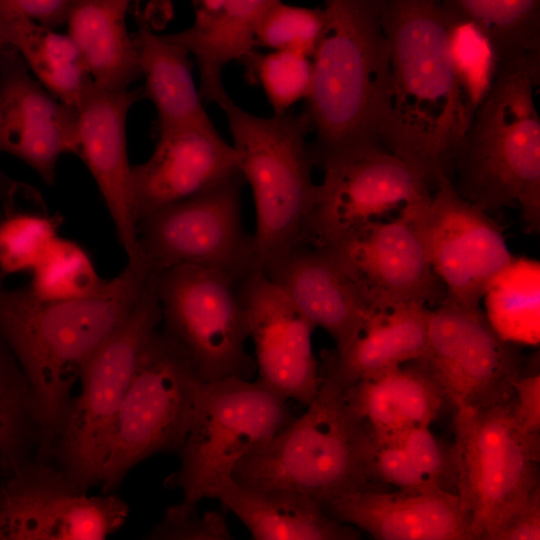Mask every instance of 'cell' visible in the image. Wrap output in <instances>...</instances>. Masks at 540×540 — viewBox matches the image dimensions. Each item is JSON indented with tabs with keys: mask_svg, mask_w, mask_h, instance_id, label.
<instances>
[{
	"mask_svg": "<svg viewBox=\"0 0 540 540\" xmlns=\"http://www.w3.org/2000/svg\"><path fill=\"white\" fill-rule=\"evenodd\" d=\"M151 156L132 166L135 216L199 194L239 172L238 158L214 125L159 128Z\"/></svg>",
	"mask_w": 540,
	"mask_h": 540,
	"instance_id": "obj_20",
	"label": "cell"
},
{
	"mask_svg": "<svg viewBox=\"0 0 540 540\" xmlns=\"http://www.w3.org/2000/svg\"><path fill=\"white\" fill-rule=\"evenodd\" d=\"M203 381L161 330L147 342L114 423L100 485L112 493L137 464L178 452L193 420Z\"/></svg>",
	"mask_w": 540,
	"mask_h": 540,
	"instance_id": "obj_10",
	"label": "cell"
},
{
	"mask_svg": "<svg viewBox=\"0 0 540 540\" xmlns=\"http://www.w3.org/2000/svg\"><path fill=\"white\" fill-rule=\"evenodd\" d=\"M151 277L161 331L185 353L200 379L249 380L256 363L245 348L249 331L239 282L194 266L170 268Z\"/></svg>",
	"mask_w": 540,
	"mask_h": 540,
	"instance_id": "obj_12",
	"label": "cell"
},
{
	"mask_svg": "<svg viewBox=\"0 0 540 540\" xmlns=\"http://www.w3.org/2000/svg\"><path fill=\"white\" fill-rule=\"evenodd\" d=\"M295 416L287 401L248 379L203 382L178 469L164 482L178 489L188 509L233 479L237 464L270 440Z\"/></svg>",
	"mask_w": 540,
	"mask_h": 540,
	"instance_id": "obj_9",
	"label": "cell"
},
{
	"mask_svg": "<svg viewBox=\"0 0 540 540\" xmlns=\"http://www.w3.org/2000/svg\"><path fill=\"white\" fill-rule=\"evenodd\" d=\"M307 243L323 245L391 212L425 203L431 183L382 144H366L319 159Z\"/></svg>",
	"mask_w": 540,
	"mask_h": 540,
	"instance_id": "obj_13",
	"label": "cell"
},
{
	"mask_svg": "<svg viewBox=\"0 0 540 540\" xmlns=\"http://www.w3.org/2000/svg\"><path fill=\"white\" fill-rule=\"evenodd\" d=\"M389 46V91L380 142L432 185L474 112L452 55V15L439 0H379Z\"/></svg>",
	"mask_w": 540,
	"mask_h": 540,
	"instance_id": "obj_1",
	"label": "cell"
},
{
	"mask_svg": "<svg viewBox=\"0 0 540 540\" xmlns=\"http://www.w3.org/2000/svg\"><path fill=\"white\" fill-rule=\"evenodd\" d=\"M130 0H71L65 24L95 85L129 88L140 75L126 15Z\"/></svg>",
	"mask_w": 540,
	"mask_h": 540,
	"instance_id": "obj_27",
	"label": "cell"
},
{
	"mask_svg": "<svg viewBox=\"0 0 540 540\" xmlns=\"http://www.w3.org/2000/svg\"><path fill=\"white\" fill-rule=\"evenodd\" d=\"M381 437H390L399 444L416 468L435 485L455 492L453 487L456 490V466L453 450L447 451L431 433L429 426L411 427Z\"/></svg>",
	"mask_w": 540,
	"mask_h": 540,
	"instance_id": "obj_38",
	"label": "cell"
},
{
	"mask_svg": "<svg viewBox=\"0 0 540 540\" xmlns=\"http://www.w3.org/2000/svg\"><path fill=\"white\" fill-rule=\"evenodd\" d=\"M197 509H188L179 503L169 506L147 538L162 540L233 539L230 528L221 513L207 511L199 515Z\"/></svg>",
	"mask_w": 540,
	"mask_h": 540,
	"instance_id": "obj_40",
	"label": "cell"
},
{
	"mask_svg": "<svg viewBox=\"0 0 540 540\" xmlns=\"http://www.w3.org/2000/svg\"><path fill=\"white\" fill-rule=\"evenodd\" d=\"M540 51L500 61L491 89L443 172L486 212L516 208L528 231L540 226Z\"/></svg>",
	"mask_w": 540,
	"mask_h": 540,
	"instance_id": "obj_3",
	"label": "cell"
},
{
	"mask_svg": "<svg viewBox=\"0 0 540 540\" xmlns=\"http://www.w3.org/2000/svg\"><path fill=\"white\" fill-rule=\"evenodd\" d=\"M333 519L379 540L473 539L457 493L442 488L420 491L354 490L322 505Z\"/></svg>",
	"mask_w": 540,
	"mask_h": 540,
	"instance_id": "obj_22",
	"label": "cell"
},
{
	"mask_svg": "<svg viewBox=\"0 0 540 540\" xmlns=\"http://www.w3.org/2000/svg\"><path fill=\"white\" fill-rule=\"evenodd\" d=\"M514 410L520 424L530 434L540 431V376L520 375L512 383Z\"/></svg>",
	"mask_w": 540,
	"mask_h": 540,
	"instance_id": "obj_42",
	"label": "cell"
},
{
	"mask_svg": "<svg viewBox=\"0 0 540 540\" xmlns=\"http://www.w3.org/2000/svg\"><path fill=\"white\" fill-rule=\"evenodd\" d=\"M261 271L342 353L373 314L361 293L321 246L300 244L266 261Z\"/></svg>",
	"mask_w": 540,
	"mask_h": 540,
	"instance_id": "obj_23",
	"label": "cell"
},
{
	"mask_svg": "<svg viewBox=\"0 0 540 540\" xmlns=\"http://www.w3.org/2000/svg\"><path fill=\"white\" fill-rule=\"evenodd\" d=\"M241 62L247 76L258 82L273 109L282 115L309 95L312 83V58L289 50L248 53Z\"/></svg>",
	"mask_w": 540,
	"mask_h": 540,
	"instance_id": "obj_35",
	"label": "cell"
},
{
	"mask_svg": "<svg viewBox=\"0 0 540 540\" xmlns=\"http://www.w3.org/2000/svg\"><path fill=\"white\" fill-rule=\"evenodd\" d=\"M415 208L317 245L350 278L373 313L407 304L436 306L446 298L430 263Z\"/></svg>",
	"mask_w": 540,
	"mask_h": 540,
	"instance_id": "obj_17",
	"label": "cell"
},
{
	"mask_svg": "<svg viewBox=\"0 0 540 540\" xmlns=\"http://www.w3.org/2000/svg\"><path fill=\"white\" fill-rule=\"evenodd\" d=\"M538 539H540V487L494 537V540Z\"/></svg>",
	"mask_w": 540,
	"mask_h": 540,
	"instance_id": "obj_43",
	"label": "cell"
},
{
	"mask_svg": "<svg viewBox=\"0 0 540 540\" xmlns=\"http://www.w3.org/2000/svg\"><path fill=\"white\" fill-rule=\"evenodd\" d=\"M135 18L137 29L133 37L140 75L145 80L143 91L156 109V129L212 126L194 82L189 52L167 35L156 34L141 11Z\"/></svg>",
	"mask_w": 540,
	"mask_h": 540,
	"instance_id": "obj_29",
	"label": "cell"
},
{
	"mask_svg": "<svg viewBox=\"0 0 540 540\" xmlns=\"http://www.w3.org/2000/svg\"><path fill=\"white\" fill-rule=\"evenodd\" d=\"M325 22L323 8L290 5L273 0L255 31V43L272 50H289L312 58Z\"/></svg>",
	"mask_w": 540,
	"mask_h": 540,
	"instance_id": "obj_37",
	"label": "cell"
},
{
	"mask_svg": "<svg viewBox=\"0 0 540 540\" xmlns=\"http://www.w3.org/2000/svg\"><path fill=\"white\" fill-rule=\"evenodd\" d=\"M132 4V8L134 10V15L139 13L141 11L140 9V2L141 0H130Z\"/></svg>",
	"mask_w": 540,
	"mask_h": 540,
	"instance_id": "obj_45",
	"label": "cell"
},
{
	"mask_svg": "<svg viewBox=\"0 0 540 540\" xmlns=\"http://www.w3.org/2000/svg\"><path fill=\"white\" fill-rule=\"evenodd\" d=\"M43 433L32 386L0 335V473L3 477L35 457Z\"/></svg>",
	"mask_w": 540,
	"mask_h": 540,
	"instance_id": "obj_32",
	"label": "cell"
},
{
	"mask_svg": "<svg viewBox=\"0 0 540 540\" xmlns=\"http://www.w3.org/2000/svg\"><path fill=\"white\" fill-rule=\"evenodd\" d=\"M305 113L319 159L380 143L389 91V46L379 0H324Z\"/></svg>",
	"mask_w": 540,
	"mask_h": 540,
	"instance_id": "obj_4",
	"label": "cell"
},
{
	"mask_svg": "<svg viewBox=\"0 0 540 540\" xmlns=\"http://www.w3.org/2000/svg\"><path fill=\"white\" fill-rule=\"evenodd\" d=\"M0 152L23 161L48 185L59 158L76 152V109L51 95L13 49L0 58Z\"/></svg>",
	"mask_w": 540,
	"mask_h": 540,
	"instance_id": "obj_21",
	"label": "cell"
},
{
	"mask_svg": "<svg viewBox=\"0 0 540 540\" xmlns=\"http://www.w3.org/2000/svg\"><path fill=\"white\" fill-rule=\"evenodd\" d=\"M456 493L473 539L495 535L539 488V435L524 430L514 393L500 402L456 409Z\"/></svg>",
	"mask_w": 540,
	"mask_h": 540,
	"instance_id": "obj_8",
	"label": "cell"
},
{
	"mask_svg": "<svg viewBox=\"0 0 540 540\" xmlns=\"http://www.w3.org/2000/svg\"><path fill=\"white\" fill-rule=\"evenodd\" d=\"M224 111L232 136L238 169L248 183L255 206L253 234L259 269L269 259L307 243L309 216L316 184L315 165L305 112H286L270 118L255 116L232 99Z\"/></svg>",
	"mask_w": 540,
	"mask_h": 540,
	"instance_id": "obj_6",
	"label": "cell"
},
{
	"mask_svg": "<svg viewBox=\"0 0 540 540\" xmlns=\"http://www.w3.org/2000/svg\"><path fill=\"white\" fill-rule=\"evenodd\" d=\"M324 367L306 411L242 459L232 474L235 482L250 489L298 491L320 505L354 490L381 489L370 468L372 432Z\"/></svg>",
	"mask_w": 540,
	"mask_h": 540,
	"instance_id": "obj_5",
	"label": "cell"
},
{
	"mask_svg": "<svg viewBox=\"0 0 540 540\" xmlns=\"http://www.w3.org/2000/svg\"><path fill=\"white\" fill-rule=\"evenodd\" d=\"M244 184L238 172L138 221L141 267L147 275L194 266L240 282L260 270L254 236L242 219Z\"/></svg>",
	"mask_w": 540,
	"mask_h": 540,
	"instance_id": "obj_11",
	"label": "cell"
},
{
	"mask_svg": "<svg viewBox=\"0 0 540 540\" xmlns=\"http://www.w3.org/2000/svg\"><path fill=\"white\" fill-rule=\"evenodd\" d=\"M143 88L106 89L95 84L76 107V152L87 166L113 221L128 264L141 268L132 166L127 154L126 122Z\"/></svg>",
	"mask_w": 540,
	"mask_h": 540,
	"instance_id": "obj_19",
	"label": "cell"
},
{
	"mask_svg": "<svg viewBox=\"0 0 540 540\" xmlns=\"http://www.w3.org/2000/svg\"><path fill=\"white\" fill-rule=\"evenodd\" d=\"M343 395L377 436L430 426L447 401L421 359L362 379L343 390Z\"/></svg>",
	"mask_w": 540,
	"mask_h": 540,
	"instance_id": "obj_25",
	"label": "cell"
},
{
	"mask_svg": "<svg viewBox=\"0 0 540 540\" xmlns=\"http://www.w3.org/2000/svg\"><path fill=\"white\" fill-rule=\"evenodd\" d=\"M429 310L407 304L373 313L342 353H323L324 366L345 390L381 371L423 358Z\"/></svg>",
	"mask_w": 540,
	"mask_h": 540,
	"instance_id": "obj_26",
	"label": "cell"
},
{
	"mask_svg": "<svg viewBox=\"0 0 540 540\" xmlns=\"http://www.w3.org/2000/svg\"><path fill=\"white\" fill-rule=\"evenodd\" d=\"M421 360L456 409L477 408L513 395L520 357L482 309L444 299L430 308Z\"/></svg>",
	"mask_w": 540,
	"mask_h": 540,
	"instance_id": "obj_16",
	"label": "cell"
},
{
	"mask_svg": "<svg viewBox=\"0 0 540 540\" xmlns=\"http://www.w3.org/2000/svg\"><path fill=\"white\" fill-rule=\"evenodd\" d=\"M62 221L37 189L0 170V283L31 272L58 237Z\"/></svg>",
	"mask_w": 540,
	"mask_h": 540,
	"instance_id": "obj_31",
	"label": "cell"
},
{
	"mask_svg": "<svg viewBox=\"0 0 540 540\" xmlns=\"http://www.w3.org/2000/svg\"><path fill=\"white\" fill-rule=\"evenodd\" d=\"M128 514L120 497L89 495L49 461L32 458L0 482V540H103Z\"/></svg>",
	"mask_w": 540,
	"mask_h": 540,
	"instance_id": "obj_15",
	"label": "cell"
},
{
	"mask_svg": "<svg viewBox=\"0 0 540 540\" xmlns=\"http://www.w3.org/2000/svg\"><path fill=\"white\" fill-rule=\"evenodd\" d=\"M370 468L373 481L380 488L382 484L406 491L440 488L416 468L401 446L390 437L372 433Z\"/></svg>",
	"mask_w": 540,
	"mask_h": 540,
	"instance_id": "obj_39",
	"label": "cell"
},
{
	"mask_svg": "<svg viewBox=\"0 0 540 540\" xmlns=\"http://www.w3.org/2000/svg\"><path fill=\"white\" fill-rule=\"evenodd\" d=\"M434 188L413 210L430 263L445 288V299L481 309L482 299L515 258L501 227L463 198L443 171Z\"/></svg>",
	"mask_w": 540,
	"mask_h": 540,
	"instance_id": "obj_14",
	"label": "cell"
},
{
	"mask_svg": "<svg viewBox=\"0 0 540 540\" xmlns=\"http://www.w3.org/2000/svg\"><path fill=\"white\" fill-rule=\"evenodd\" d=\"M15 50L35 79L56 99L79 105L94 84L72 38L29 19H17L0 30V58Z\"/></svg>",
	"mask_w": 540,
	"mask_h": 540,
	"instance_id": "obj_30",
	"label": "cell"
},
{
	"mask_svg": "<svg viewBox=\"0 0 540 540\" xmlns=\"http://www.w3.org/2000/svg\"><path fill=\"white\" fill-rule=\"evenodd\" d=\"M194 9V23L202 22L211 17L224 0H191Z\"/></svg>",
	"mask_w": 540,
	"mask_h": 540,
	"instance_id": "obj_44",
	"label": "cell"
},
{
	"mask_svg": "<svg viewBox=\"0 0 540 540\" xmlns=\"http://www.w3.org/2000/svg\"><path fill=\"white\" fill-rule=\"evenodd\" d=\"M161 323L152 277L134 307L84 364L80 390L49 451L48 461L80 488L100 485L110 439L122 401L142 352Z\"/></svg>",
	"mask_w": 540,
	"mask_h": 540,
	"instance_id": "obj_7",
	"label": "cell"
},
{
	"mask_svg": "<svg viewBox=\"0 0 540 540\" xmlns=\"http://www.w3.org/2000/svg\"><path fill=\"white\" fill-rule=\"evenodd\" d=\"M273 0H224L208 19L167 37L184 47L197 63L202 99L220 108L231 98L222 83V71L231 61L254 50L257 24Z\"/></svg>",
	"mask_w": 540,
	"mask_h": 540,
	"instance_id": "obj_28",
	"label": "cell"
},
{
	"mask_svg": "<svg viewBox=\"0 0 540 540\" xmlns=\"http://www.w3.org/2000/svg\"><path fill=\"white\" fill-rule=\"evenodd\" d=\"M148 275L127 263L96 292L46 300L28 286L0 283V335L23 368L37 399L43 440L36 459L48 460L81 370L134 307Z\"/></svg>",
	"mask_w": 540,
	"mask_h": 540,
	"instance_id": "obj_2",
	"label": "cell"
},
{
	"mask_svg": "<svg viewBox=\"0 0 540 540\" xmlns=\"http://www.w3.org/2000/svg\"><path fill=\"white\" fill-rule=\"evenodd\" d=\"M457 18L479 29L498 61L540 51V0H439Z\"/></svg>",
	"mask_w": 540,
	"mask_h": 540,
	"instance_id": "obj_33",
	"label": "cell"
},
{
	"mask_svg": "<svg viewBox=\"0 0 540 540\" xmlns=\"http://www.w3.org/2000/svg\"><path fill=\"white\" fill-rule=\"evenodd\" d=\"M217 499L255 540H354L359 529L330 517L311 496L289 489H250L233 479L216 488Z\"/></svg>",
	"mask_w": 540,
	"mask_h": 540,
	"instance_id": "obj_24",
	"label": "cell"
},
{
	"mask_svg": "<svg viewBox=\"0 0 540 540\" xmlns=\"http://www.w3.org/2000/svg\"><path fill=\"white\" fill-rule=\"evenodd\" d=\"M257 383L285 401L308 406L321 385L313 351L315 326L261 271L239 282Z\"/></svg>",
	"mask_w": 540,
	"mask_h": 540,
	"instance_id": "obj_18",
	"label": "cell"
},
{
	"mask_svg": "<svg viewBox=\"0 0 540 540\" xmlns=\"http://www.w3.org/2000/svg\"><path fill=\"white\" fill-rule=\"evenodd\" d=\"M71 0H0V30L17 19L55 29L65 24Z\"/></svg>",
	"mask_w": 540,
	"mask_h": 540,
	"instance_id": "obj_41",
	"label": "cell"
},
{
	"mask_svg": "<svg viewBox=\"0 0 540 540\" xmlns=\"http://www.w3.org/2000/svg\"><path fill=\"white\" fill-rule=\"evenodd\" d=\"M450 43L461 88L475 114L495 79L499 65L497 55L479 29L454 15L450 25Z\"/></svg>",
	"mask_w": 540,
	"mask_h": 540,
	"instance_id": "obj_36",
	"label": "cell"
},
{
	"mask_svg": "<svg viewBox=\"0 0 540 540\" xmlns=\"http://www.w3.org/2000/svg\"><path fill=\"white\" fill-rule=\"evenodd\" d=\"M27 285L37 297L65 300L90 295L100 289L102 279L87 252L77 243L57 237L31 271Z\"/></svg>",
	"mask_w": 540,
	"mask_h": 540,
	"instance_id": "obj_34",
	"label": "cell"
}]
</instances>
